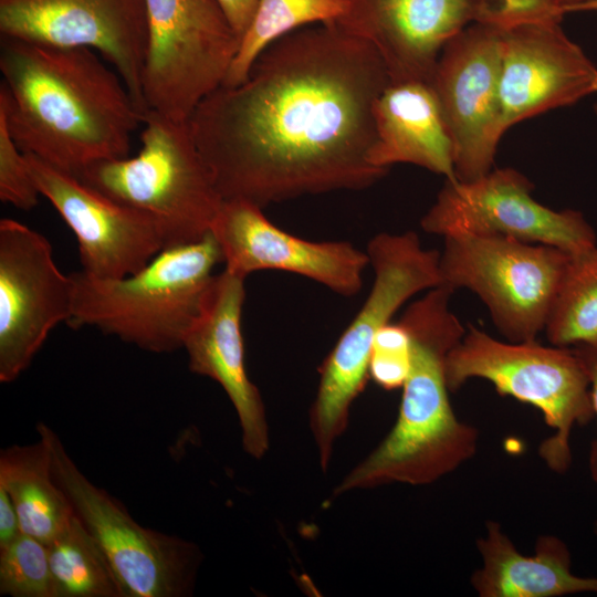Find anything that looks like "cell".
<instances>
[{
    "label": "cell",
    "instance_id": "1",
    "mask_svg": "<svg viewBox=\"0 0 597 597\" xmlns=\"http://www.w3.org/2000/svg\"><path fill=\"white\" fill-rule=\"evenodd\" d=\"M390 84L374 46L335 23L268 46L244 81L220 85L188 122L223 200L261 208L306 195L367 188L374 105Z\"/></svg>",
    "mask_w": 597,
    "mask_h": 597
},
{
    "label": "cell",
    "instance_id": "2",
    "mask_svg": "<svg viewBox=\"0 0 597 597\" xmlns=\"http://www.w3.org/2000/svg\"><path fill=\"white\" fill-rule=\"evenodd\" d=\"M94 50L0 41V116L23 154L77 176L129 156L144 111Z\"/></svg>",
    "mask_w": 597,
    "mask_h": 597
},
{
    "label": "cell",
    "instance_id": "3",
    "mask_svg": "<svg viewBox=\"0 0 597 597\" xmlns=\"http://www.w3.org/2000/svg\"><path fill=\"white\" fill-rule=\"evenodd\" d=\"M218 263H222V254L209 233L197 242L163 249L124 277L72 272L73 306L67 324L95 327L151 353L182 348Z\"/></svg>",
    "mask_w": 597,
    "mask_h": 597
},
{
    "label": "cell",
    "instance_id": "4",
    "mask_svg": "<svg viewBox=\"0 0 597 597\" xmlns=\"http://www.w3.org/2000/svg\"><path fill=\"white\" fill-rule=\"evenodd\" d=\"M140 128L137 155L94 164L76 178L149 216L164 234L165 248L203 239L223 199L189 122L146 109Z\"/></svg>",
    "mask_w": 597,
    "mask_h": 597
},
{
    "label": "cell",
    "instance_id": "5",
    "mask_svg": "<svg viewBox=\"0 0 597 597\" xmlns=\"http://www.w3.org/2000/svg\"><path fill=\"white\" fill-rule=\"evenodd\" d=\"M374 271L371 289L320 367L310 426L320 463L327 469L334 443L348 423L349 409L369 379L373 344L411 297L441 284L440 252L425 249L415 231L380 232L366 248Z\"/></svg>",
    "mask_w": 597,
    "mask_h": 597
},
{
    "label": "cell",
    "instance_id": "6",
    "mask_svg": "<svg viewBox=\"0 0 597 597\" xmlns=\"http://www.w3.org/2000/svg\"><path fill=\"white\" fill-rule=\"evenodd\" d=\"M446 374L451 392L471 379H483L499 395L538 409L553 430L541 442L538 455L553 472L569 469L572 431L595 418L589 378L573 347L503 342L469 325L448 355Z\"/></svg>",
    "mask_w": 597,
    "mask_h": 597
},
{
    "label": "cell",
    "instance_id": "7",
    "mask_svg": "<svg viewBox=\"0 0 597 597\" xmlns=\"http://www.w3.org/2000/svg\"><path fill=\"white\" fill-rule=\"evenodd\" d=\"M443 241L441 284L474 293L506 341H536L544 332L569 253L501 235L460 234Z\"/></svg>",
    "mask_w": 597,
    "mask_h": 597
},
{
    "label": "cell",
    "instance_id": "8",
    "mask_svg": "<svg viewBox=\"0 0 597 597\" xmlns=\"http://www.w3.org/2000/svg\"><path fill=\"white\" fill-rule=\"evenodd\" d=\"M36 430L50 449L55 481L101 546L125 597L189 595L201 561L199 548L138 524L116 499L84 475L57 433L43 422Z\"/></svg>",
    "mask_w": 597,
    "mask_h": 597
},
{
    "label": "cell",
    "instance_id": "9",
    "mask_svg": "<svg viewBox=\"0 0 597 597\" xmlns=\"http://www.w3.org/2000/svg\"><path fill=\"white\" fill-rule=\"evenodd\" d=\"M146 109L188 121L224 81L240 40L216 0H145Z\"/></svg>",
    "mask_w": 597,
    "mask_h": 597
},
{
    "label": "cell",
    "instance_id": "10",
    "mask_svg": "<svg viewBox=\"0 0 597 597\" xmlns=\"http://www.w3.org/2000/svg\"><path fill=\"white\" fill-rule=\"evenodd\" d=\"M532 191V182L510 167L471 181L446 180L420 226L442 238L501 235L569 254L597 244L596 232L580 211L551 209L535 200Z\"/></svg>",
    "mask_w": 597,
    "mask_h": 597
},
{
    "label": "cell",
    "instance_id": "11",
    "mask_svg": "<svg viewBox=\"0 0 597 597\" xmlns=\"http://www.w3.org/2000/svg\"><path fill=\"white\" fill-rule=\"evenodd\" d=\"M500 83L499 27L472 23L441 51L430 85L452 139L457 180L492 170L504 134Z\"/></svg>",
    "mask_w": 597,
    "mask_h": 597
},
{
    "label": "cell",
    "instance_id": "12",
    "mask_svg": "<svg viewBox=\"0 0 597 597\" xmlns=\"http://www.w3.org/2000/svg\"><path fill=\"white\" fill-rule=\"evenodd\" d=\"M73 281L57 268L51 243L14 219L0 220V381H14L50 332L69 323Z\"/></svg>",
    "mask_w": 597,
    "mask_h": 597
},
{
    "label": "cell",
    "instance_id": "13",
    "mask_svg": "<svg viewBox=\"0 0 597 597\" xmlns=\"http://www.w3.org/2000/svg\"><path fill=\"white\" fill-rule=\"evenodd\" d=\"M0 34L46 45L94 50L118 73L138 106L146 111L145 0H0Z\"/></svg>",
    "mask_w": 597,
    "mask_h": 597
},
{
    "label": "cell",
    "instance_id": "14",
    "mask_svg": "<svg viewBox=\"0 0 597 597\" xmlns=\"http://www.w3.org/2000/svg\"><path fill=\"white\" fill-rule=\"evenodd\" d=\"M210 233L224 269L245 277L263 270L302 275L331 291L354 296L369 265L366 251L347 241H311L291 234L263 213V208L241 199L222 200Z\"/></svg>",
    "mask_w": 597,
    "mask_h": 597
},
{
    "label": "cell",
    "instance_id": "15",
    "mask_svg": "<svg viewBox=\"0 0 597 597\" xmlns=\"http://www.w3.org/2000/svg\"><path fill=\"white\" fill-rule=\"evenodd\" d=\"M24 156L41 196L76 237L83 272L100 279L124 277L165 249L164 234L149 216L112 200L38 157Z\"/></svg>",
    "mask_w": 597,
    "mask_h": 597
},
{
    "label": "cell",
    "instance_id": "16",
    "mask_svg": "<svg viewBox=\"0 0 597 597\" xmlns=\"http://www.w3.org/2000/svg\"><path fill=\"white\" fill-rule=\"evenodd\" d=\"M541 20L500 28L501 121L504 133L544 112L597 92V67L561 27Z\"/></svg>",
    "mask_w": 597,
    "mask_h": 597
},
{
    "label": "cell",
    "instance_id": "17",
    "mask_svg": "<svg viewBox=\"0 0 597 597\" xmlns=\"http://www.w3.org/2000/svg\"><path fill=\"white\" fill-rule=\"evenodd\" d=\"M338 28L369 42L390 83L430 84L446 44L485 17V0H348Z\"/></svg>",
    "mask_w": 597,
    "mask_h": 597
},
{
    "label": "cell",
    "instance_id": "18",
    "mask_svg": "<svg viewBox=\"0 0 597 597\" xmlns=\"http://www.w3.org/2000/svg\"><path fill=\"white\" fill-rule=\"evenodd\" d=\"M245 277L228 270L214 274L182 343L190 371L217 381L231 400L244 451L261 459L269 449L265 408L250 380L244 359L241 316Z\"/></svg>",
    "mask_w": 597,
    "mask_h": 597
},
{
    "label": "cell",
    "instance_id": "19",
    "mask_svg": "<svg viewBox=\"0 0 597 597\" xmlns=\"http://www.w3.org/2000/svg\"><path fill=\"white\" fill-rule=\"evenodd\" d=\"M373 113L376 138L369 161L374 166L411 164L457 180L452 139L430 84L390 83Z\"/></svg>",
    "mask_w": 597,
    "mask_h": 597
},
{
    "label": "cell",
    "instance_id": "20",
    "mask_svg": "<svg viewBox=\"0 0 597 597\" xmlns=\"http://www.w3.org/2000/svg\"><path fill=\"white\" fill-rule=\"evenodd\" d=\"M481 566L471 585L481 597H559L597 593V577L572 572L567 544L557 536L537 538L533 555L519 552L500 523L488 521L476 540Z\"/></svg>",
    "mask_w": 597,
    "mask_h": 597
},
{
    "label": "cell",
    "instance_id": "21",
    "mask_svg": "<svg viewBox=\"0 0 597 597\" xmlns=\"http://www.w3.org/2000/svg\"><path fill=\"white\" fill-rule=\"evenodd\" d=\"M0 488L12 500L21 531L50 543L71 522L74 510L53 476L48 443L14 444L0 453Z\"/></svg>",
    "mask_w": 597,
    "mask_h": 597
},
{
    "label": "cell",
    "instance_id": "22",
    "mask_svg": "<svg viewBox=\"0 0 597 597\" xmlns=\"http://www.w3.org/2000/svg\"><path fill=\"white\" fill-rule=\"evenodd\" d=\"M46 546L55 597H125L104 552L75 514Z\"/></svg>",
    "mask_w": 597,
    "mask_h": 597
},
{
    "label": "cell",
    "instance_id": "23",
    "mask_svg": "<svg viewBox=\"0 0 597 597\" xmlns=\"http://www.w3.org/2000/svg\"><path fill=\"white\" fill-rule=\"evenodd\" d=\"M348 0H258L256 8L221 85L245 80L258 56L273 42L312 23H332Z\"/></svg>",
    "mask_w": 597,
    "mask_h": 597
},
{
    "label": "cell",
    "instance_id": "24",
    "mask_svg": "<svg viewBox=\"0 0 597 597\" xmlns=\"http://www.w3.org/2000/svg\"><path fill=\"white\" fill-rule=\"evenodd\" d=\"M544 334L559 347L597 341V244L569 254Z\"/></svg>",
    "mask_w": 597,
    "mask_h": 597
},
{
    "label": "cell",
    "instance_id": "25",
    "mask_svg": "<svg viewBox=\"0 0 597 597\" xmlns=\"http://www.w3.org/2000/svg\"><path fill=\"white\" fill-rule=\"evenodd\" d=\"M0 594L11 597H55L45 543L21 533L0 547Z\"/></svg>",
    "mask_w": 597,
    "mask_h": 597
},
{
    "label": "cell",
    "instance_id": "26",
    "mask_svg": "<svg viewBox=\"0 0 597 597\" xmlns=\"http://www.w3.org/2000/svg\"><path fill=\"white\" fill-rule=\"evenodd\" d=\"M410 365V335L400 321L389 322L375 337L369 360V378L386 390L401 388Z\"/></svg>",
    "mask_w": 597,
    "mask_h": 597
},
{
    "label": "cell",
    "instance_id": "27",
    "mask_svg": "<svg viewBox=\"0 0 597 597\" xmlns=\"http://www.w3.org/2000/svg\"><path fill=\"white\" fill-rule=\"evenodd\" d=\"M41 193L28 169L24 154L0 116V200L20 210H32Z\"/></svg>",
    "mask_w": 597,
    "mask_h": 597
},
{
    "label": "cell",
    "instance_id": "28",
    "mask_svg": "<svg viewBox=\"0 0 597 597\" xmlns=\"http://www.w3.org/2000/svg\"><path fill=\"white\" fill-rule=\"evenodd\" d=\"M573 349L582 360L589 378L590 395L597 419V341L574 346ZM588 470L591 480L597 484V436L591 441L588 454Z\"/></svg>",
    "mask_w": 597,
    "mask_h": 597
},
{
    "label": "cell",
    "instance_id": "29",
    "mask_svg": "<svg viewBox=\"0 0 597 597\" xmlns=\"http://www.w3.org/2000/svg\"><path fill=\"white\" fill-rule=\"evenodd\" d=\"M241 41L253 18L258 0H216Z\"/></svg>",
    "mask_w": 597,
    "mask_h": 597
},
{
    "label": "cell",
    "instance_id": "30",
    "mask_svg": "<svg viewBox=\"0 0 597 597\" xmlns=\"http://www.w3.org/2000/svg\"><path fill=\"white\" fill-rule=\"evenodd\" d=\"M22 533L19 516L9 494L0 488V547Z\"/></svg>",
    "mask_w": 597,
    "mask_h": 597
},
{
    "label": "cell",
    "instance_id": "31",
    "mask_svg": "<svg viewBox=\"0 0 597 597\" xmlns=\"http://www.w3.org/2000/svg\"><path fill=\"white\" fill-rule=\"evenodd\" d=\"M564 14L574 12L597 11V0H587L583 2L566 4L561 7Z\"/></svg>",
    "mask_w": 597,
    "mask_h": 597
},
{
    "label": "cell",
    "instance_id": "32",
    "mask_svg": "<svg viewBox=\"0 0 597 597\" xmlns=\"http://www.w3.org/2000/svg\"><path fill=\"white\" fill-rule=\"evenodd\" d=\"M583 1H587V0H558V2L561 3V7L566 6V4L583 2Z\"/></svg>",
    "mask_w": 597,
    "mask_h": 597
},
{
    "label": "cell",
    "instance_id": "33",
    "mask_svg": "<svg viewBox=\"0 0 597 597\" xmlns=\"http://www.w3.org/2000/svg\"><path fill=\"white\" fill-rule=\"evenodd\" d=\"M594 112H595V114L597 116V104L594 105Z\"/></svg>",
    "mask_w": 597,
    "mask_h": 597
}]
</instances>
